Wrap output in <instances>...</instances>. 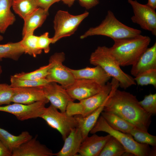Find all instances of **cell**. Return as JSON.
<instances>
[{"instance_id": "obj_8", "label": "cell", "mask_w": 156, "mask_h": 156, "mask_svg": "<svg viewBox=\"0 0 156 156\" xmlns=\"http://www.w3.org/2000/svg\"><path fill=\"white\" fill-rule=\"evenodd\" d=\"M57 109L51 105L45 108L40 118L60 133L64 140L73 129L78 127V123L74 116L68 115L66 112H59Z\"/></svg>"}, {"instance_id": "obj_40", "label": "cell", "mask_w": 156, "mask_h": 156, "mask_svg": "<svg viewBox=\"0 0 156 156\" xmlns=\"http://www.w3.org/2000/svg\"><path fill=\"white\" fill-rule=\"evenodd\" d=\"M75 0H62V1L64 4L70 7L73 5Z\"/></svg>"}, {"instance_id": "obj_19", "label": "cell", "mask_w": 156, "mask_h": 156, "mask_svg": "<svg viewBox=\"0 0 156 156\" xmlns=\"http://www.w3.org/2000/svg\"><path fill=\"white\" fill-rule=\"evenodd\" d=\"M64 144L62 149L55 153L56 156H74L77 155L83 139L79 128L73 129L64 140Z\"/></svg>"}, {"instance_id": "obj_42", "label": "cell", "mask_w": 156, "mask_h": 156, "mask_svg": "<svg viewBox=\"0 0 156 156\" xmlns=\"http://www.w3.org/2000/svg\"><path fill=\"white\" fill-rule=\"evenodd\" d=\"M0 72H2V67L0 65Z\"/></svg>"}, {"instance_id": "obj_1", "label": "cell", "mask_w": 156, "mask_h": 156, "mask_svg": "<svg viewBox=\"0 0 156 156\" xmlns=\"http://www.w3.org/2000/svg\"><path fill=\"white\" fill-rule=\"evenodd\" d=\"M112 90L105 102L103 111L114 113L133 125L137 129L148 132L151 115L141 107L136 96L118 89V81L113 78Z\"/></svg>"}, {"instance_id": "obj_4", "label": "cell", "mask_w": 156, "mask_h": 156, "mask_svg": "<svg viewBox=\"0 0 156 156\" xmlns=\"http://www.w3.org/2000/svg\"><path fill=\"white\" fill-rule=\"evenodd\" d=\"M141 31L128 26L119 21L111 10L108 11L105 19L98 26L90 28L80 38L102 35L113 40L135 37L141 34Z\"/></svg>"}, {"instance_id": "obj_39", "label": "cell", "mask_w": 156, "mask_h": 156, "mask_svg": "<svg viewBox=\"0 0 156 156\" xmlns=\"http://www.w3.org/2000/svg\"><path fill=\"white\" fill-rule=\"evenodd\" d=\"M146 5L155 10L156 8V0H148Z\"/></svg>"}, {"instance_id": "obj_3", "label": "cell", "mask_w": 156, "mask_h": 156, "mask_svg": "<svg viewBox=\"0 0 156 156\" xmlns=\"http://www.w3.org/2000/svg\"><path fill=\"white\" fill-rule=\"evenodd\" d=\"M89 61L91 64L101 67L111 77L117 80L121 88L126 89L136 85L134 78L121 69L109 47L105 46L98 47L91 54Z\"/></svg>"}, {"instance_id": "obj_7", "label": "cell", "mask_w": 156, "mask_h": 156, "mask_svg": "<svg viewBox=\"0 0 156 156\" xmlns=\"http://www.w3.org/2000/svg\"><path fill=\"white\" fill-rule=\"evenodd\" d=\"M88 12L78 15H72L66 11L59 10L53 20L54 34L53 44L64 37L74 34L82 21L89 15Z\"/></svg>"}, {"instance_id": "obj_23", "label": "cell", "mask_w": 156, "mask_h": 156, "mask_svg": "<svg viewBox=\"0 0 156 156\" xmlns=\"http://www.w3.org/2000/svg\"><path fill=\"white\" fill-rule=\"evenodd\" d=\"M12 0H0V33L4 34L16 20L11 10Z\"/></svg>"}, {"instance_id": "obj_15", "label": "cell", "mask_w": 156, "mask_h": 156, "mask_svg": "<svg viewBox=\"0 0 156 156\" xmlns=\"http://www.w3.org/2000/svg\"><path fill=\"white\" fill-rule=\"evenodd\" d=\"M52 151L37 140L36 137L23 143L12 153V156H52Z\"/></svg>"}, {"instance_id": "obj_26", "label": "cell", "mask_w": 156, "mask_h": 156, "mask_svg": "<svg viewBox=\"0 0 156 156\" xmlns=\"http://www.w3.org/2000/svg\"><path fill=\"white\" fill-rule=\"evenodd\" d=\"M12 7L23 19L38 8L36 0H12Z\"/></svg>"}, {"instance_id": "obj_22", "label": "cell", "mask_w": 156, "mask_h": 156, "mask_svg": "<svg viewBox=\"0 0 156 156\" xmlns=\"http://www.w3.org/2000/svg\"><path fill=\"white\" fill-rule=\"evenodd\" d=\"M103 105L89 115L83 117L80 115L74 116L78 123V127L81 133L83 140L88 136L94 126L100 114L103 111Z\"/></svg>"}, {"instance_id": "obj_25", "label": "cell", "mask_w": 156, "mask_h": 156, "mask_svg": "<svg viewBox=\"0 0 156 156\" xmlns=\"http://www.w3.org/2000/svg\"><path fill=\"white\" fill-rule=\"evenodd\" d=\"M24 53L20 41L0 44V61L3 58L17 61Z\"/></svg>"}, {"instance_id": "obj_12", "label": "cell", "mask_w": 156, "mask_h": 156, "mask_svg": "<svg viewBox=\"0 0 156 156\" xmlns=\"http://www.w3.org/2000/svg\"><path fill=\"white\" fill-rule=\"evenodd\" d=\"M45 96L54 107L62 112H66L70 101H74L66 89L54 82H49L42 87Z\"/></svg>"}, {"instance_id": "obj_41", "label": "cell", "mask_w": 156, "mask_h": 156, "mask_svg": "<svg viewBox=\"0 0 156 156\" xmlns=\"http://www.w3.org/2000/svg\"><path fill=\"white\" fill-rule=\"evenodd\" d=\"M3 39V37L0 34V42L2 41Z\"/></svg>"}, {"instance_id": "obj_43", "label": "cell", "mask_w": 156, "mask_h": 156, "mask_svg": "<svg viewBox=\"0 0 156 156\" xmlns=\"http://www.w3.org/2000/svg\"><path fill=\"white\" fill-rule=\"evenodd\" d=\"M2 73V72H0V76Z\"/></svg>"}, {"instance_id": "obj_9", "label": "cell", "mask_w": 156, "mask_h": 156, "mask_svg": "<svg viewBox=\"0 0 156 156\" xmlns=\"http://www.w3.org/2000/svg\"><path fill=\"white\" fill-rule=\"evenodd\" d=\"M65 60L63 52L55 53L51 56L49 63L51 65L46 79L49 82L59 84L66 89L73 83L75 79L68 67L63 65Z\"/></svg>"}, {"instance_id": "obj_24", "label": "cell", "mask_w": 156, "mask_h": 156, "mask_svg": "<svg viewBox=\"0 0 156 156\" xmlns=\"http://www.w3.org/2000/svg\"><path fill=\"white\" fill-rule=\"evenodd\" d=\"M101 115L112 128L124 133L129 134L135 127L132 124L116 114L103 111Z\"/></svg>"}, {"instance_id": "obj_38", "label": "cell", "mask_w": 156, "mask_h": 156, "mask_svg": "<svg viewBox=\"0 0 156 156\" xmlns=\"http://www.w3.org/2000/svg\"><path fill=\"white\" fill-rule=\"evenodd\" d=\"M0 156H12V153L6 148L0 139Z\"/></svg>"}, {"instance_id": "obj_34", "label": "cell", "mask_w": 156, "mask_h": 156, "mask_svg": "<svg viewBox=\"0 0 156 156\" xmlns=\"http://www.w3.org/2000/svg\"><path fill=\"white\" fill-rule=\"evenodd\" d=\"M14 91V88L10 85L0 83V105L11 103Z\"/></svg>"}, {"instance_id": "obj_33", "label": "cell", "mask_w": 156, "mask_h": 156, "mask_svg": "<svg viewBox=\"0 0 156 156\" xmlns=\"http://www.w3.org/2000/svg\"><path fill=\"white\" fill-rule=\"evenodd\" d=\"M141 107L147 113L152 116L156 113V94L146 95L144 99L139 101Z\"/></svg>"}, {"instance_id": "obj_31", "label": "cell", "mask_w": 156, "mask_h": 156, "mask_svg": "<svg viewBox=\"0 0 156 156\" xmlns=\"http://www.w3.org/2000/svg\"><path fill=\"white\" fill-rule=\"evenodd\" d=\"M129 134L133 137L137 142L150 145L153 147L156 146V136L140 130L135 128L132 129Z\"/></svg>"}, {"instance_id": "obj_28", "label": "cell", "mask_w": 156, "mask_h": 156, "mask_svg": "<svg viewBox=\"0 0 156 156\" xmlns=\"http://www.w3.org/2000/svg\"><path fill=\"white\" fill-rule=\"evenodd\" d=\"M38 36L33 33H30L22 37L20 42L24 53L34 57L41 53L42 50L38 48L37 45Z\"/></svg>"}, {"instance_id": "obj_5", "label": "cell", "mask_w": 156, "mask_h": 156, "mask_svg": "<svg viewBox=\"0 0 156 156\" xmlns=\"http://www.w3.org/2000/svg\"><path fill=\"white\" fill-rule=\"evenodd\" d=\"M103 131L106 132L117 139L124 146L126 151L136 156H153L156 155L155 148H151L148 144L136 141L130 134L123 133L111 127L101 115L99 118L91 134Z\"/></svg>"}, {"instance_id": "obj_27", "label": "cell", "mask_w": 156, "mask_h": 156, "mask_svg": "<svg viewBox=\"0 0 156 156\" xmlns=\"http://www.w3.org/2000/svg\"><path fill=\"white\" fill-rule=\"evenodd\" d=\"M131 155L122 145L112 136L105 144L99 156H121Z\"/></svg>"}, {"instance_id": "obj_29", "label": "cell", "mask_w": 156, "mask_h": 156, "mask_svg": "<svg viewBox=\"0 0 156 156\" xmlns=\"http://www.w3.org/2000/svg\"><path fill=\"white\" fill-rule=\"evenodd\" d=\"M51 64L49 63L48 65L40 67L38 69L29 73L22 72L13 75L17 78L21 79L38 80L46 78L48 75L49 70Z\"/></svg>"}, {"instance_id": "obj_11", "label": "cell", "mask_w": 156, "mask_h": 156, "mask_svg": "<svg viewBox=\"0 0 156 156\" xmlns=\"http://www.w3.org/2000/svg\"><path fill=\"white\" fill-rule=\"evenodd\" d=\"M47 103L44 101H38L29 104L14 103L0 106V111L8 112L14 115L19 120L40 118Z\"/></svg>"}, {"instance_id": "obj_10", "label": "cell", "mask_w": 156, "mask_h": 156, "mask_svg": "<svg viewBox=\"0 0 156 156\" xmlns=\"http://www.w3.org/2000/svg\"><path fill=\"white\" fill-rule=\"evenodd\" d=\"M131 6L134 15L131 18L132 22L140 25L143 29L151 31L156 36V13L146 4H142L137 1L128 0Z\"/></svg>"}, {"instance_id": "obj_21", "label": "cell", "mask_w": 156, "mask_h": 156, "mask_svg": "<svg viewBox=\"0 0 156 156\" xmlns=\"http://www.w3.org/2000/svg\"><path fill=\"white\" fill-rule=\"evenodd\" d=\"M32 138V136L27 131H23L16 136L0 128V139L12 153L14 150Z\"/></svg>"}, {"instance_id": "obj_36", "label": "cell", "mask_w": 156, "mask_h": 156, "mask_svg": "<svg viewBox=\"0 0 156 156\" xmlns=\"http://www.w3.org/2000/svg\"><path fill=\"white\" fill-rule=\"evenodd\" d=\"M61 1L62 0H36L38 7L47 11L53 4Z\"/></svg>"}, {"instance_id": "obj_14", "label": "cell", "mask_w": 156, "mask_h": 156, "mask_svg": "<svg viewBox=\"0 0 156 156\" xmlns=\"http://www.w3.org/2000/svg\"><path fill=\"white\" fill-rule=\"evenodd\" d=\"M14 90L12 102L29 104L38 101L49 102L42 87L15 88Z\"/></svg>"}, {"instance_id": "obj_13", "label": "cell", "mask_w": 156, "mask_h": 156, "mask_svg": "<svg viewBox=\"0 0 156 156\" xmlns=\"http://www.w3.org/2000/svg\"><path fill=\"white\" fill-rule=\"evenodd\" d=\"M104 86L90 80L75 79L73 83L66 89L73 99L80 101L99 93Z\"/></svg>"}, {"instance_id": "obj_6", "label": "cell", "mask_w": 156, "mask_h": 156, "mask_svg": "<svg viewBox=\"0 0 156 156\" xmlns=\"http://www.w3.org/2000/svg\"><path fill=\"white\" fill-rule=\"evenodd\" d=\"M112 88V82H108L99 93L82 100L78 103L70 101L67 105L66 112L69 115H80L86 116L103 105Z\"/></svg>"}, {"instance_id": "obj_20", "label": "cell", "mask_w": 156, "mask_h": 156, "mask_svg": "<svg viewBox=\"0 0 156 156\" xmlns=\"http://www.w3.org/2000/svg\"><path fill=\"white\" fill-rule=\"evenodd\" d=\"M48 15V11L38 7L26 16L23 19L22 37L29 33H34L35 30L42 25Z\"/></svg>"}, {"instance_id": "obj_16", "label": "cell", "mask_w": 156, "mask_h": 156, "mask_svg": "<svg viewBox=\"0 0 156 156\" xmlns=\"http://www.w3.org/2000/svg\"><path fill=\"white\" fill-rule=\"evenodd\" d=\"M88 136L82 141L78 153L81 156H99L105 144L112 136H99L95 133Z\"/></svg>"}, {"instance_id": "obj_2", "label": "cell", "mask_w": 156, "mask_h": 156, "mask_svg": "<svg viewBox=\"0 0 156 156\" xmlns=\"http://www.w3.org/2000/svg\"><path fill=\"white\" fill-rule=\"evenodd\" d=\"M110 52L120 66L133 65L148 48L151 41L148 36H137L114 40Z\"/></svg>"}, {"instance_id": "obj_37", "label": "cell", "mask_w": 156, "mask_h": 156, "mask_svg": "<svg viewBox=\"0 0 156 156\" xmlns=\"http://www.w3.org/2000/svg\"><path fill=\"white\" fill-rule=\"evenodd\" d=\"M80 5L87 9L96 6L99 3V0H78Z\"/></svg>"}, {"instance_id": "obj_35", "label": "cell", "mask_w": 156, "mask_h": 156, "mask_svg": "<svg viewBox=\"0 0 156 156\" xmlns=\"http://www.w3.org/2000/svg\"><path fill=\"white\" fill-rule=\"evenodd\" d=\"M53 44L52 38L49 36V33L46 32L38 36L37 45L39 49L43 50L45 53H48L50 50V45Z\"/></svg>"}, {"instance_id": "obj_18", "label": "cell", "mask_w": 156, "mask_h": 156, "mask_svg": "<svg viewBox=\"0 0 156 156\" xmlns=\"http://www.w3.org/2000/svg\"><path fill=\"white\" fill-rule=\"evenodd\" d=\"M132 66L131 74L135 77L146 70L156 69V42L148 48Z\"/></svg>"}, {"instance_id": "obj_32", "label": "cell", "mask_w": 156, "mask_h": 156, "mask_svg": "<svg viewBox=\"0 0 156 156\" xmlns=\"http://www.w3.org/2000/svg\"><path fill=\"white\" fill-rule=\"evenodd\" d=\"M134 78L138 85L151 84L156 88V69L149 70L138 75Z\"/></svg>"}, {"instance_id": "obj_30", "label": "cell", "mask_w": 156, "mask_h": 156, "mask_svg": "<svg viewBox=\"0 0 156 156\" xmlns=\"http://www.w3.org/2000/svg\"><path fill=\"white\" fill-rule=\"evenodd\" d=\"M10 85L13 88L42 87L49 82L46 78L38 80L21 79L12 75Z\"/></svg>"}, {"instance_id": "obj_17", "label": "cell", "mask_w": 156, "mask_h": 156, "mask_svg": "<svg viewBox=\"0 0 156 156\" xmlns=\"http://www.w3.org/2000/svg\"><path fill=\"white\" fill-rule=\"evenodd\" d=\"M76 79H85L93 81L103 86L108 82L111 77L99 66L94 67H86L79 69L68 67Z\"/></svg>"}]
</instances>
